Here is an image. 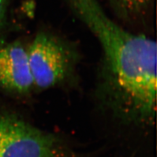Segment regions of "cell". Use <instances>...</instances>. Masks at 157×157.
I'll use <instances>...</instances> for the list:
<instances>
[{
	"label": "cell",
	"instance_id": "6da1fadb",
	"mask_svg": "<svg viewBox=\"0 0 157 157\" xmlns=\"http://www.w3.org/2000/svg\"><path fill=\"white\" fill-rule=\"evenodd\" d=\"M65 1L101 48L100 101L122 123L153 126L156 111V41L121 26L98 0Z\"/></svg>",
	"mask_w": 157,
	"mask_h": 157
},
{
	"label": "cell",
	"instance_id": "7a4b0ae2",
	"mask_svg": "<svg viewBox=\"0 0 157 157\" xmlns=\"http://www.w3.org/2000/svg\"><path fill=\"white\" fill-rule=\"evenodd\" d=\"M0 157H85L62 137L0 113Z\"/></svg>",
	"mask_w": 157,
	"mask_h": 157
},
{
	"label": "cell",
	"instance_id": "3957f363",
	"mask_svg": "<svg viewBox=\"0 0 157 157\" xmlns=\"http://www.w3.org/2000/svg\"><path fill=\"white\" fill-rule=\"evenodd\" d=\"M34 88L47 90L61 84L73 73L75 52L51 32L37 33L28 47Z\"/></svg>",
	"mask_w": 157,
	"mask_h": 157
},
{
	"label": "cell",
	"instance_id": "277c9868",
	"mask_svg": "<svg viewBox=\"0 0 157 157\" xmlns=\"http://www.w3.org/2000/svg\"><path fill=\"white\" fill-rule=\"evenodd\" d=\"M33 88L28 47L18 41L7 42L0 48V90L24 96Z\"/></svg>",
	"mask_w": 157,
	"mask_h": 157
},
{
	"label": "cell",
	"instance_id": "5b68a950",
	"mask_svg": "<svg viewBox=\"0 0 157 157\" xmlns=\"http://www.w3.org/2000/svg\"><path fill=\"white\" fill-rule=\"evenodd\" d=\"M117 15L129 22L146 18L155 0H108Z\"/></svg>",
	"mask_w": 157,
	"mask_h": 157
},
{
	"label": "cell",
	"instance_id": "8992f818",
	"mask_svg": "<svg viewBox=\"0 0 157 157\" xmlns=\"http://www.w3.org/2000/svg\"><path fill=\"white\" fill-rule=\"evenodd\" d=\"M13 0H0V48L7 41L9 13Z\"/></svg>",
	"mask_w": 157,
	"mask_h": 157
}]
</instances>
